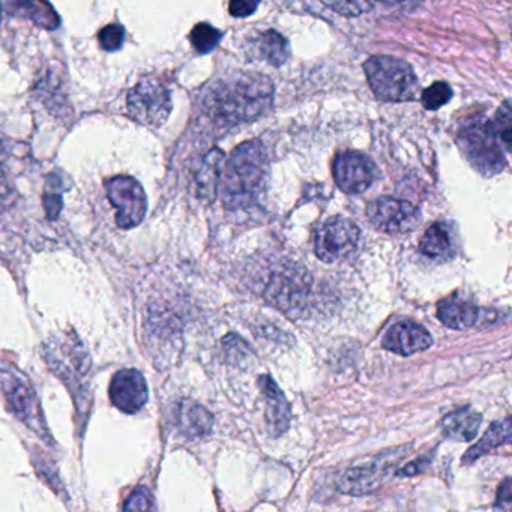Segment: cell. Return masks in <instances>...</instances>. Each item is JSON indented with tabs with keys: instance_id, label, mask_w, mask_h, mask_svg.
<instances>
[{
	"instance_id": "6da1fadb",
	"label": "cell",
	"mask_w": 512,
	"mask_h": 512,
	"mask_svg": "<svg viewBox=\"0 0 512 512\" xmlns=\"http://www.w3.org/2000/svg\"><path fill=\"white\" fill-rule=\"evenodd\" d=\"M274 103V85L262 74H233L206 88L202 95L205 115L223 128L247 124L265 115Z\"/></svg>"
},
{
	"instance_id": "7a4b0ae2",
	"label": "cell",
	"mask_w": 512,
	"mask_h": 512,
	"mask_svg": "<svg viewBox=\"0 0 512 512\" xmlns=\"http://www.w3.org/2000/svg\"><path fill=\"white\" fill-rule=\"evenodd\" d=\"M269 160L260 140L242 143L221 173V197L227 209H244L259 200L268 179Z\"/></svg>"
},
{
	"instance_id": "3957f363",
	"label": "cell",
	"mask_w": 512,
	"mask_h": 512,
	"mask_svg": "<svg viewBox=\"0 0 512 512\" xmlns=\"http://www.w3.org/2000/svg\"><path fill=\"white\" fill-rule=\"evenodd\" d=\"M457 145L467 163L482 176L503 172L506 164V149L491 127L490 119L475 116L461 125L457 134Z\"/></svg>"
},
{
	"instance_id": "277c9868",
	"label": "cell",
	"mask_w": 512,
	"mask_h": 512,
	"mask_svg": "<svg viewBox=\"0 0 512 512\" xmlns=\"http://www.w3.org/2000/svg\"><path fill=\"white\" fill-rule=\"evenodd\" d=\"M371 91L379 100L391 103L415 100L419 89L412 67L392 56H373L364 64Z\"/></svg>"
},
{
	"instance_id": "5b68a950",
	"label": "cell",
	"mask_w": 512,
	"mask_h": 512,
	"mask_svg": "<svg viewBox=\"0 0 512 512\" xmlns=\"http://www.w3.org/2000/svg\"><path fill=\"white\" fill-rule=\"evenodd\" d=\"M0 386L11 412L49 442L50 436L41 413L40 401L28 377L8 362L0 361Z\"/></svg>"
},
{
	"instance_id": "8992f818",
	"label": "cell",
	"mask_w": 512,
	"mask_h": 512,
	"mask_svg": "<svg viewBox=\"0 0 512 512\" xmlns=\"http://www.w3.org/2000/svg\"><path fill=\"white\" fill-rule=\"evenodd\" d=\"M311 277L308 271L292 262L275 266L266 281L263 296L281 311L304 307L310 295Z\"/></svg>"
},
{
	"instance_id": "52a82bcc",
	"label": "cell",
	"mask_w": 512,
	"mask_h": 512,
	"mask_svg": "<svg viewBox=\"0 0 512 512\" xmlns=\"http://www.w3.org/2000/svg\"><path fill=\"white\" fill-rule=\"evenodd\" d=\"M127 109L137 124L160 127L172 113L169 88L157 77H145L128 94Z\"/></svg>"
},
{
	"instance_id": "ba28073f",
	"label": "cell",
	"mask_w": 512,
	"mask_h": 512,
	"mask_svg": "<svg viewBox=\"0 0 512 512\" xmlns=\"http://www.w3.org/2000/svg\"><path fill=\"white\" fill-rule=\"evenodd\" d=\"M107 197L116 209V224L121 229H134L142 223L148 211L145 190L131 176H116L107 182Z\"/></svg>"
},
{
	"instance_id": "9c48e42d",
	"label": "cell",
	"mask_w": 512,
	"mask_h": 512,
	"mask_svg": "<svg viewBox=\"0 0 512 512\" xmlns=\"http://www.w3.org/2000/svg\"><path fill=\"white\" fill-rule=\"evenodd\" d=\"M361 230L346 217H332L320 226L316 236V256L335 263L349 257L358 247Z\"/></svg>"
},
{
	"instance_id": "30bf717a",
	"label": "cell",
	"mask_w": 512,
	"mask_h": 512,
	"mask_svg": "<svg viewBox=\"0 0 512 512\" xmlns=\"http://www.w3.org/2000/svg\"><path fill=\"white\" fill-rule=\"evenodd\" d=\"M47 361L65 382L74 385V391L82 388L83 379L91 368L88 350L76 334L64 335L58 343L47 346Z\"/></svg>"
},
{
	"instance_id": "8fae6325",
	"label": "cell",
	"mask_w": 512,
	"mask_h": 512,
	"mask_svg": "<svg viewBox=\"0 0 512 512\" xmlns=\"http://www.w3.org/2000/svg\"><path fill=\"white\" fill-rule=\"evenodd\" d=\"M338 188L346 194H362L377 178V167L367 155L356 151L341 152L332 166Z\"/></svg>"
},
{
	"instance_id": "7c38bea8",
	"label": "cell",
	"mask_w": 512,
	"mask_h": 512,
	"mask_svg": "<svg viewBox=\"0 0 512 512\" xmlns=\"http://www.w3.org/2000/svg\"><path fill=\"white\" fill-rule=\"evenodd\" d=\"M371 223L386 233H404L415 229L419 211L412 203L394 197H379L368 205Z\"/></svg>"
},
{
	"instance_id": "4fadbf2b",
	"label": "cell",
	"mask_w": 512,
	"mask_h": 512,
	"mask_svg": "<svg viewBox=\"0 0 512 512\" xmlns=\"http://www.w3.org/2000/svg\"><path fill=\"white\" fill-rule=\"evenodd\" d=\"M110 400L121 412L134 415L145 407L149 400L148 383L140 371L125 368L113 376L109 386Z\"/></svg>"
},
{
	"instance_id": "5bb4252c",
	"label": "cell",
	"mask_w": 512,
	"mask_h": 512,
	"mask_svg": "<svg viewBox=\"0 0 512 512\" xmlns=\"http://www.w3.org/2000/svg\"><path fill=\"white\" fill-rule=\"evenodd\" d=\"M392 461L379 458L370 464L350 467L338 479V490L349 496H365L382 487L391 472Z\"/></svg>"
},
{
	"instance_id": "9a60e30c",
	"label": "cell",
	"mask_w": 512,
	"mask_h": 512,
	"mask_svg": "<svg viewBox=\"0 0 512 512\" xmlns=\"http://www.w3.org/2000/svg\"><path fill=\"white\" fill-rule=\"evenodd\" d=\"M437 317L446 328L464 331V329L475 328L481 323L494 322L499 319V313L484 310L472 302L452 296V298L443 299L437 304Z\"/></svg>"
},
{
	"instance_id": "2e32d148",
	"label": "cell",
	"mask_w": 512,
	"mask_h": 512,
	"mask_svg": "<svg viewBox=\"0 0 512 512\" xmlns=\"http://www.w3.org/2000/svg\"><path fill=\"white\" fill-rule=\"evenodd\" d=\"M433 337L419 323L404 320L395 323L386 331L382 340L383 349L400 356H412L430 349Z\"/></svg>"
},
{
	"instance_id": "e0dca14e",
	"label": "cell",
	"mask_w": 512,
	"mask_h": 512,
	"mask_svg": "<svg viewBox=\"0 0 512 512\" xmlns=\"http://www.w3.org/2000/svg\"><path fill=\"white\" fill-rule=\"evenodd\" d=\"M259 388L262 389L266 401V424L272 436L278 437L289 430L292 409L286 395L271 376L259 377Z\"/></svg>"
},
{
	"instance_id": "ac0fdd59",
	"label": "cell",
	"mask_w": 512,
	"mask_h": 512,
	"mask_svg": "<svg viewBox=\"0 0 512 512\" xmlns=\"http://www.w3.org/2000/svg\"><path fill=\"white\" fill-rule=\"evenodd\" d=\"M175 418L179 430L188 437L206 436L214 427V415L193 400H182L176 406Z\"/></svg>"
},
{
	"instance_id": "d6986e66",
	"label": "cell",
	"mask_w": 512,
	"mask_h": 512,
	"mask_svg": "<svg viewBox=\"0 0 512 512\" xmlns=\"http://www.w3.org/2000/svg\"><path fill=\"white\" fill-rule=\"evenodd\" d=\"M224 154L220 149H212L200 164L196 175L197 196L203 202H214L220 188L221 173L224 167Z\"/></svg>"
},
{
	"instance_id": "ffe728a7",
	"label": "cell",
	"mask_w": 512,
	"mask_h": 512,
	"mask_svg": "<svg viewBox=\"0 0 512 512\" xmlns=\"http://www.w3.org/2000/svg\"><path fill=\"white\" fill-rule=\"evenodd\" d=\"M8 10L16 16L26 17L40 28L55 31L61 25V19L55 8L47 0H8Z\"/></svg>"
},
{
	"instance_id": "44dd1931",
	"label": "cell",
	"mask_w": 512,
	"mask_h": 512,
	"mask_svg": "<svg viewBox=\"0 0 512 512\" xmlns=\"http://www.w3.org/2000/svg\"><path fill=\"white\" fill-rule=\"evenodd\" d=\"M419 250L430 259H451L455 250L451 226L445 223L431 224L419 241Z\"/></svg>"
},
{
	"instance_id": "7402d4cb",
	"label": "cell",
	"mask_w": 512,
	"mask_h": 512,
	"mask_svg": "<svg viewBox=\"0 0 512 512\" xmlns=\"http://www.w3.org/2000/svg\"><path fill=\"white\" fill-rule=\"evenodd\" d=\"M482 416L475 410L464 407L457 412L449 413L442 421L443 434L457 442H469L476 437L481 427Z\"/></svg>"
},
{
	"instance_id": "603a6c76",
	"label": "cell",
	"mask_w": 512,
	"mask_h": 512,
	"mask_svg": "<svg viewBox=\"0 0 512 512\" xmlns=\"http://www.w3.org/2000/svg\"><path fill=\"white\" fill-rule=\"evenodd\" d=\"M511 431V418L493 422L490 428H488L487 433L482 436V439L464 455L463 464H472L473 461L479 460L482 455L488 454L493 449L511 442Z\"/></svg>"
},
{
	"instance_id": "cb8c5ba5",
	"label": "cell",
	"mask_w": 512,
	"mask_h": 512,
	"mask_svg": "<svg viewBox=\"0 0 512 512\" xmlns=\"http://www.w3.org/2000/svg\"><path fill=\"white\" fill-rule=\"evenodd\" d=\"M253 49L257 58L268 62L272 67L286 64L290 56L289 41L277 31L262 32L254 41Z\"/></svg>"
},
{
	"instance_id": "d4e9b609",
	"label": "cell",
	"mask_w": 512,
	"mask_h": 512,
	"mask_svg": "<svg viewBox=\"0 0 512 512\" xmlns=\"http://www.w3.org/2000/svg\"><path fill=\"white\" fill-rule=\"evenodd\" d=\"M221 38H223V34L208 23H199V25L194 26L190 34L191 46L200 55H206V53H211L212 50L217 49Z\"/></svg>"
},
{
	"instance_id": "484cf974",
	"label": "cell",
	"mask_w": 512,
	"mask_h": 512,
	"mask_svg": "<svg viewBox=\"0 0 512 512\" xmlns=\"http://www.w3.org/2000/svg\"><path fill=\"white\" fill-rule=\"evenodd\" d=\"M491 127H493L494 133L497 134L502 145L505 146L506 151L509 152V149H511L512 115L508 101L503 103V106L497 110L494 119H491Z\"/></svg>"
},
{
	"instance_id": "4316f807",
	"label": "cell",
	"mask_w": 512,
	"mask_h": 512,
	"mask_svg": "<svg viewBox=\"0 0 512 512\" xmlns=\"http://www.w3.org/2000/svg\"><path fill=\"white\" fill-rule=\"evenodd\" d=\"M452 98V89L449 88L448 83L445 82H437L433 83L430 88L425 89L422 92V106L427 110H439L440 107L445 106V104L449 103V100Z\"/></svg>"
},
{
	"instance_id": "83f0119b",
	"label": "cell",
	"mask_w": 512,
	"mask_h": 512,
	"mask_svg": "<svg viewBox=\"0 0 512 512\" xmlns=\"http://www.w3.org/2000/svg\"><path fill=\"white\" fill-rule=\"evenodd\" d=\"M322 2L335 13L346 17H358L371 10L370 0H322Z\"/></svg>"
},
{
	"instance_id": "f1b7e54d",
	"label": "cell",
	"mask_w": 512,
	"mask_h": 512,
	"mask_svg": "<svg viewBox=\"0 0 512 512\" xmlns=\"http://www.w3.org/2000/svg\"><path fill=\"white\" fill-rule=\"evenodd\" d=\"M61 77L55 76V74L50 71L46 76L41 79L40 85H38V89H40V97L44 103L49 107H61L62 103H64V97L61 95H56L55 91H61Z\"/></svg>"
},
{
	"instance_id": "f546056e",
	"label": "cell",
	"mask_w": 512,
	"mask_h": 512,
	"mask_svg": "<svg viewBox=\"0 0 512 512\" xmlns=\"http://www.w3.org/2000/svg\"><path fill=\"white\" fill-rule=\"evenodd\" d=\"M124 38V28L119 25L106 26L98 34L101 49L106 50V52H118L124 46Z\"/></svg>"
},
{
	"instance_id": "4dcf8cb0",
	"label": "cell",
	"mask_w": 512,
	"mask_h": 512,
	"mask_svg": "<svg viewBox=\"0 0 512 512\" xmlns=\"http://www.w3.org/2000/svg\"><path fill=\"white\" fill-rule=\"evenodd\" d=\"M125 511H148V509H155L154 497L149 493L148 488L139 487L133 491L130 499L127 500L124 506Z\"/></svg>"
},
{
	"instance_id": "1f68e13d",
	"label": "cell",
	"mask_w": 512,
	"mask_h": 512,
	"mask_svg": "<svg viewBox=\"0 0 512 512\" xmlns=\"http://www.w3.org/2000/svg\"><path fill=\"white\" fill-rule=\"evenodd\" d=\"M14 200H16V190H14L13 182H11L5 167L0 163V211L10 208Z\"/></svg>"
},
{
	"instance_id": "d6a6232c",
	"label": "cell",
	"mask_w": 512,
	"mask_h": 512,
	"mask_svg": "<svg viewBox=\"0 0 512 512\" xmlns=\"http://www.w3.org/2000/svg\"><path fill=\"white\" fill-rule=\"evenodd\" d=\"M260 0H230L229 11L236 19L253 16L259 8Z\"/></svg>"
},
{
	"instance_id": "836d02e7",
	"label": "cell",
	"mask_w": 512,
	"mask_h": 512,
	"mask_svg": "<svg viewBox=\"0 0 512 512\" xmlns=\"http://www.w3.org/2000/svg\"><path fill=\"white\" fill-rule=\"evenodd\" d=\"M44 208H46L47 218L56 220L62 209V197L55 193H46L44 196Z\"/></svg>"
},
{
	"instance_id": "e575fe53",
	"label": "cell",
	"mask_w": 512,
	"mask_h": 512,
	"mask_svg": "<svg viewBox=\"0 0 512 512\" xmlns=\"http://www.w3.org/2000/svg\"><path fill=\"white\" fill-rule=\"evenodd\" d=\"M511 500V479L506 478L503 484L500 485L499 491H497L496 508L511 509Z\"/></svg>"
},
{
	"instance_id": "d590c367",
	"label": "cell",
	"mask_w": 512,
	"mask_h": 512,
	"mask_svg": "<svg viewBox=\"0 0 512 512\" xmlns=\"http://www.w3.org/2000/svg\"><path fill=\"white\" fill-rule=\"evenodd\" d=\"M427 458H421V460L413 461V463L407 464L403 469L398 470V476H415L416 473H421L424 467L427 466Z\"/></svg>"
},
{
	"instance_id": "8d00e7d4",
	"label": "cell",
	"mask_w": 512,
	"mask_h": 512,
	"mask_svg": "<svg viewBox=\"0 0 512 512\" xmlns=\"http://www.w3.org/2000/svg\"><path fill=\"white\" fill-rule=\"evenodd\" d=\"M382 2H386V4H400V2H404V0H382Z\"/></svg>"
},
{
	"instance_id": "74e56055",
	"label": "cell",
	"mask_w": 512,
	"mask_h": 512,
	"mask_svg": "<svg viewBox=\"0 0 512 512\" xmlns=\"http://www.w3.org/2000/svg\"><path fill=\"white\" fill-rule=\"evenodd\" d=\"M0 20H2V8H0Z\"/></svg>"
}]
</instances>
